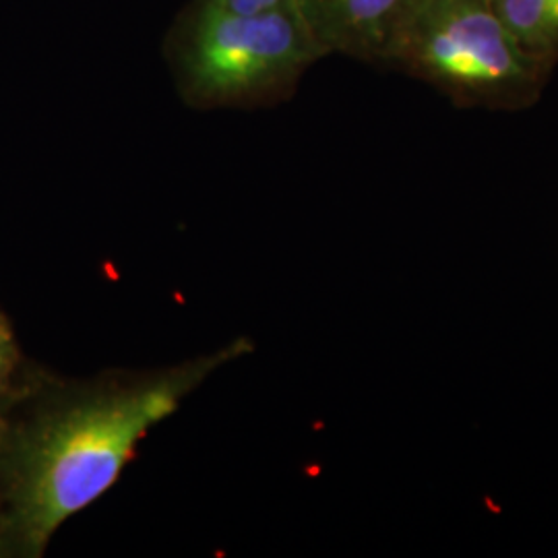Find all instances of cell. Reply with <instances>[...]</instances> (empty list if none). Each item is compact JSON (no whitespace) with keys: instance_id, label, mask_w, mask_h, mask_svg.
<instances>
[{"instance_id":"1","label":"cell","mask_w":558,"mask_h":558,"mask_svg":"<svg viewBox=\"0 0 558 558\" xmlns=\"http://www.w3.org/2000/svg\"><path fill=\"white\" fill-rule=\"evenodd\" d=\"M244 352L248 348L236 341L177 368L80 387L44 405L4 449V534L21 550L41 555L66 519L114 486L140 440Z\"/></svg>"},{"instance_id":"7","label":"cell","mask_w":558,"mask_h":558,"mask_svg":"<svg viewBox=\"0 0 558 558\" xmlns=\"http://www.w3.org/2000/svg\"><path fill=\"white\" fill-rule=\"evenodd\" d=\"M214 7H220L232 13H242V15H253V13H265L292 4L290 0H205Z\"/></svg>"},{"instance_id":"5","label":"cell","mask_w":558,"mask_h":558,"mask_svg":"<svg viewBox=\"0 0 558 558\" xmlns=\"http://www.w3.org/2000/svg\"><path fill=\"white\" fill-rule=\"evenodd\" d=\"M521 50L553 69L558 60V0H490Z\"/></svg>"},{"instance_id":"6","label":"cell","mask_w":558,"mask_h":558,"mask_svg":"<svg viewBox=\"0 0 558 558\" xmlns=\"http://www.w3.org/2000/svg\"><path fill=\"white\" fill-rule=\"evenodd\" d=\"M17 364V345L7 319L0 315V396L7 391V385Z\"/></svg>"},{"instance_id":"2","label":"cell","mask_w":558,"mask_h":558,"mask_svg":"<svg viewBox=\"0 0 558 558\" xmlns=\"http://www.w3.org/2000/svg\"><path fill=\"white\" fill-rule=\"evenodd\" d=\"M180 96L197 108L286 98L325 52L292 4L242 15L193 0L166 40Z\"/></svg>"},{"instance_id":"3","label":"cell","mask_w":558,"mask_h":558,"mask_svg":"<svg viewBox=\"0 0 558 558\" xmlns=\"http://www.w3.org/2000/svg\"><path fill=\"white\" fill-rule=\"evenodd\" d=\"M380 64L495 108L534 100L550 71L521 50L490 0H405Z\"/></svg>"},{"instance_id":"8","label":"cell","mask_w":558,"mask_h":558,"mask_svg":"<svg viewBox=\"0 0 558 558\" xmlns=\"http://www.w3.org/2000/svg\"><path fill=\"white\" fill-rule=\"evenodd\" d=\"M0 525H2V530H4V518H2V513H0Z\"/></svg>"},{"instance_id":"4","label":"cell","mask_w":558,"mask_h":558,"mask_svg":"<svg viewBox=\"0 0 558 558\" xmlns=\"http://www.w3.org/2000/svg\"><path fill=\"white\" fill-rule=\"evenodd\" d=\"M325 57L383 62L405 0H290Z\"/></svg>"},{"instance_id":"9","label":"cell","mask_w":558,"mask_h":558,"mask_svg":"<svg viewBox=\"0 0 558 558\" xmlns=\"http://www.w3.org/2000/svg\"><path fill=\"white\" fill-rule=\"evenodd\" d=\"M2 437H4V435H2V428H0V442H2Z\"/></svg>"}]
</instances>
